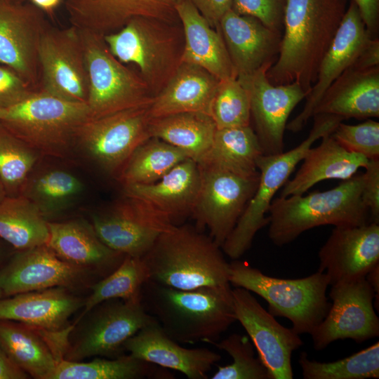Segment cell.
I'll return each mask as SVG.
<instances>
[{
	"instance_id": "obj_58",
	"label": "cell",
	"mask_w": 379,
	"mask_h": 379,
	"mask_svg": "<svg viewBox=\"0 0 379 379\" xmlns=\"http://www.w3.org/2000/svg\"><path fill=\"white\" fill-rule=\"evenodd\" d=\"M6 1H23L25 0H6Z\"/></svg>"
},
{
	"instance_id": "obj_38",
	"label": "cell",
	"mask_w": 379,
	"mask_h": 379,
	"mask_svg": "<svg viewBox=\"0 0 379 379\" xmlns=\"http://www.w3.org/2000/svg\"><path fill=\"white\" fill-rule=\"evenodd\" d=\"M189 158L185 152L151 137L140 145L118 173L124 186L153 183Z\"/></svg>"
},
{
	"instance_id": "obj_7",
	"label": "cell",
	"mask_w": 379,
	"mask_h": 379,
	"mask_svg": "<svg viewBox=\"0 0 379 379\" xmlns=\"http://www.w3.org/2000/svg\"><path fill=\"white\" fill-rule=\"evenodd\" d=\"M111 53L122 63H132L155 96L181 62L183 30L178 23L135 18L117 32L103 35Z\"/></svg>"
},
{
	"instance_id": "obj_37",
	"label": "cell",
	"mask_w": 379,
	"mask_h": 379,
	"mask_svg": "<svg viewBox=\"0 0 379 379\" xmlns=\"http://www.w3.org/2000/svg\"><path fill=\"white\" fill-rule=\"evenodd\" d=\"M82 181L71 172L51 168L29 175L21 195L29 199L48 220V217L67 208L83 192Z\"/></svg>"
},
{
	"instance_id": "obj_10",
	"label": "cell",
	"mask_w": 379,
	"mask_h": 379,
	"mask_svg": "<svg viewBox=\"0 0 379 379\" xmlns=\"http://www.w3.org/2000/svg\"><path fill=\"white\" fill-rule=\"evenodd\" d=\"M79 30L88 76L86 104L91 119L150 105L154 96L147 85L111 53L103 36Z\"/></svg>"
},
{
	"instance_id": "obj_5",
	"label": "cell",
	"mask_w": 379,
	"mask_h": 379,
	"mask_svg": "<svg viewBox=\"0 0 379 379\" xmlns=\"http://www.w3.org/2000/svg\"><path fill=\"white\" fill-rule=\"evenodd\" d=\"M229 283L266 300L274 317L287 318L297 334L309 333L323 321L331 302L326 296L329 280L325 272L300 279L268 276L244 261L233 260L229 267Z\"/></svg>"
},
{
	"instance_id": "obj_9",
	"label": "cell",
	"mask_w": 379,
	"mask_h": 379,
	"mask_svg": "<svg viewBox=\"0 0 379 379\" xmlns=\"http://www.w3.org/2000/svg\"><path fill=\"white\" fill-rule=\"evenodd\" d=\"M154 321L141 298L104 301L73 325L63 358L77 361L95 356L117 358L124 354L131 337Z\"/></svg>"
},
{
	"instance_id": "obj_24",
	"label": "cell",
	"mask_w": 379,
	"mask_h": 379,
	"mask_svg": "<svg viewBox=\"0 0 379 379\" xmlns=\"http://www.w3.org/2000/svg\"><path fill=\"white\" fill-rule=\"evenodd\" d=\"M220 32L237 74H251L272 66L280 49L282 33L272 30L258 19L229 11L217 28Z\"/></svg>"
},
{
	"instance_id": "obj_45",
	"label": "cell",
	"mask_w": 379,
	"mask_h": 379,
	"mask_svg": "<svg viewBox=\"0 0 379 379\" xmlns=\"http://www.w3.org/2000/svg\"><path fill=\"white\" fill-rule=\"evenodd\" d=\"M287 0H233L232 10L260 20L273 31L282 33Z\"/></svg>"
},
{
	"instance_id": "obj_56",
	"label": "cell",
	"mask_w": 379,
	"mask_h": 379,
	"mask_svg": "<svg viewBox=\"0 0 379 379\" xmlns=\"http://www.w3.org/2000/svg\"><path fill=\"white\" fill-rule=\"evenodd\" d=\"M4 298V292H3V290H2L1 287V284H0V300L1 298Z\"/></svg>"
},
{
	"instance_id": "obj_32",
	"label": "cell",
	"mask_w": 379,
	"mask_h": 379,
	"mask_svg": "<svg viewBox=\"0 0 379 379\" xmlns=\"http://www.w3.org/2000/svg\"><path fill=\"white\" fill-rule=\"evenodd\" d=\"M319 145L311 147L292 180H288L280 197L303 194L318 182L330 179L347 180L360 168H365L366 157L343 147L331 135L323 136Z\"/></svg>"
},
{
	"instance_id": "obj_13",
	"label": "cell",
	"mask_w": 379,
	"mask_h": 379,
	"mask_svg": "<svg viewBox=\"0 0 379 379\" xmlns=\"http://www.w3.org/2000/svg\"><path fill=\"white\" fill-rule=\"evenodd\" d=\"M199 166L201 185L192 215L197 229L207 227L221 247L254 194L259 176L245 178L213 166Z\"/></svg>"
},
{
	"instance_id": "obj_49",
	"label": "cell",
	"mask_w": 379,
	"mask_h": 379,
	"mask_svg": "<svg viewBox=\"0 0 379 379\" xmlns=\"http://www.w3.org/2000/svg\"><path fill=\"white\" fill-rule=\"evenodd\" d=\"M361 13L366 29L377 37L379 23V0H353Z\"/></svg>"
},
{
	"instance_id": "obj_1",
	"label": "cell",
	"mask_w": 379,
	"mask_h": 379,
	"mask_svg": "<svg viewBox=\"0 0 379 379\" xmlns=\"http://www.w3.org/2000/svg\"><path fill=\"white\" fill-rule=\"evenodd\" d=\"M346 10L347 0H287L279 53L266 73L269 81L296 82L308 95Z\"/></svg>"
},
{
	"instance_id": "obj_30",
	"label": "cell",
	"mask_w": 379,
	"mask_h": 379,
	"mask_svg": "<svg viewBox=\"0 0 379 379\" xmlns=\"http://www.w3.org/2000/svg\"><path fill=\"white\" fill-rule=\"evenodd\" d=\"M314 114L343 119L379 117V66L368 69L349 68L328 88ZM312 116V117H313Z\"/></svg>"
},
{
	"instance_id": "obj_17",
	"label": "cell",
	"mask_w": 379,
	"mask_h": 379,
	"mask_svg": "<svg viewBox=\"0 0 379 379\" xmlns=\"http://www.w3.org/2000/svg\"><path fill=\"white\" fill-rule=\"evenodd\" d=\"M49 26L46 14L30 2L0 0V64L36 90L40 84L39 46Z\"/></svg>"
},
{
	"instance_id": "obj_11",
	"label": "cell",
	"mask_w": 379,
	"mask_h": 379,
	"mask_svg": "<svg viewBox=\"0 0 379 379\" xmlns=\"http://www.w3.org/2000/svg\"><path fill=\"white\" fill-rule=\"evenodd\" d=\"M149 107L88 119L77 130L74 149L105 172L119 173L135 149L150 138Z\"/></svg>"
},
{
	"instance_id": "obj_40",
	"label": "cell",
	"mask_w": 379,
	"mask_h": 379,
	"mask_svg": "<svg viewBox=\"0 0 379 379\" xmlns=\"http://www.w3.org/2000/svg\"><path fill=\"white\" fill-rule=\"evenodd\" d=\"M298 363L305 379H366L379 378V342L333 362L310 360L305 352Z\"/></svg>"
},
{
	"instance_id": "obj_22",
	"label": "cell",
	"mask_w": 379,
	"mask_h": 379,
	"mask_svg": "<svg viewBox=\"0 0 379 379\" xmlns=\"http://www.w3.org/2000/svg\"><path fill=\"white\" fill-rule=\"evenodd\" d=\"M180 0H63L71 25L101 35L122 28L135 18L178 23Z\"/></svg>"
},
{
	"instance_id": "obj_12",
	"label": "cell",
	"mask_w": 379,
	"mask_h": 379,
	"mask_svg": "<svg viewBox=\"0 0 379 379\" xmlns=\"http://www.w3.org/2000/svg\"><path fill=\"white\" fill-rule=\"evenodd\" d=\"M91 223L107 246L136 258H142L174 225L169 216L151 204L126 195L111 207L92 213Z\"/></svg>"
},
{
	"instance_id": "obj_29",
	"label": "cell",
	"mask_w": 379,
	"mask_h": 379,
	"mask_svg": "<svg viewBox=\"0 0 379 379\" xmlns=\"http://www.w3.org/2000/svg\"><path fill=\"white\" fill-rule=\"evenodd\" d=\"M200 185L199 164L187 158L153 183L124 186V193L151 204L175 225V220L192 213Z\"/></svg>"
},
{
	"instance_id": "obj_31",
	"label": "cell",
	"mask_w": 379,
	"mask_h": 379,
	"mask_svg": "<svg viewBox=\"0 0 379 379\" xmlns=\"http://www.w3.org/2000/svg\"><path fill=\"white\" fill-rule=\"evenodd\" d=\"M220 80L196 65L180 62L149 107L150 118L181 112L209 115ZM210 116V115H209Z\"/></svg>"
},
{
	"instance_id": "obj_36",
	"label": "cell",
	"mask_w": 379,
	"mask_h": 379,
	"mask_svg": "<svg viewBox=\"0 0 379 379\" xmlns=\"http://www.w3.org/2000/svg\"><path fill=\"white\" fill-rule=\"evenodd\" d=\"M48 220L23 195L6 196L0 201V237L18 251L46 244Z\"/></svg>"
},
{
	"instance_id": "obj_23",
	"label": "cell",
	"mask_w": 379,
	"mask_h": 379,
	"mask_svg": "<svg viewBox=\"0 0 379 379\" xmlns=\"http://www.w3.org/2000/svg\"><path fill=\"white\" fill-rule=\"evenodd\" d=\"M73 325L48 331L20 322L0 319V347L29 376L51 379L65 352Z\"/></svg>"
},
{
	"instance_id": "obj_19",
	"label": "cell",
	"mask_w": 379,
	"mask_h": 379,
	"mask_svg": "<svg viewBox=\"0 0 379 379\" xmlns=\"http://www.w3.org/2000/svg\"><path fill=\"white\" fill-rule=\"evenodd\" d=\"M93 274L71 265L46 244L18 251L0 270V284L4 297L54 287L75 289Z\"/></svg>"
},
{
	"instance_id": "obj_54",
	"label": "cell",
	"mask_w": 379,
	"mask_h": 379,
	"mask_svg": "<svg viewBox=\"0 0 379 379\" xmlns=\"http://www.w3.org/2000/svg\"><path fill=\"white\" fill-rule=\"evenodd\" d=\"M6 192L5 188L0 180V201H2L6 197Z\"/></svg>"
},
{
	"instance_id": "obj_50",
	"label": "cell",
	"mask_w": 379,
	"mask_h": 379,
	"mask_svg": "<svg viewBox=\"0 0 379 379\" xmlns=\"http://www.w3.org/2000/svg\"><path fill=\"white\" fill-rule=\"evenodd\" d=\"M379 66V40L371 38L360 53L353 65L354 69H368Z\"/></svg>"
},
{
	"instance_id": "obj_14",
	"label": "cell",
	"mask_w": 379,
	"mask_h": 379,
	"mask_svg": "<svg viewBox=\"0 0 379 379\" xmlns=\"http://www.w3.org/2000/svg\"><path fill=\"white\" fill-rule=\"evenodd\" d=\"M332 303L323 321L311 333L314 349L322 350L337 340L357 343L378 337L375 292L365 278L331 285Z\"/></svg>"
},
{
	"instance_id": "obj_34",
	"label": "cell",
	"mask_w": 379,
	"mask_h": 379,
	"mask_svg": "<svg viewBox=\"0 0 379 379\" xmlns=\"http://www.w3.org/2000/svg\"><path fill=\"white\" fill-rule=\"evenodd\" d=\"M216 126L212 118L201 112H181L150 118V138L165 141L199 162L210 149Z\"/></svg>"
},
{
	"instance_id": "obj_27",
	"label": "cell",
	"mask_w": 379,
	"mask_h": 379,
	"mask_svg": "<svg viewBox=\"0 0 379 379\" xmlns=\"http://www.w3.org/2000/svg\"><path fill=\"white\" fill-rule=\"evenodd\" d=\"M65 287H54L13 295L0 300V319L20 322L48 331L69 327L70 317L83 307L85 299Z\"/></svg>"
},
{
	"instance_id": "obj_15",
	"label": "cell",
	"mask_w": 379,
	"mask_h": 379,
	"mask_svg": "<svg viewBox=\"0 0 379 379\" xmlns=\"http://www.w3.org/2000/svg\"><path fill=\"white\" fill-rule=\"evenodd\" d=\"M39 91L73 102H86L88 76L80 30L51 25L39 51Z\"/></svg>"
},
{
	"instance_id": "obj_2",
	"label": "cell",
	"mask_w": 379,
	"mask_h": 379,
	"mask_svg": "<svg viewBox=\"0 0 379 379\" xmlns=\"http://www.w3.org/2000/svg\"><path fill=\"white\" fill-rule=\"evenodd\" d=\"M141 302L180 344H212L237 321L230 284L182 290L146 281Z\"/></svg>"
},
{
	"instance_id": "obj_3",
	"label": "cell",
	"mask_w": 379,
	"mask_h": 379,
	"mask_svg": "<svg viewBox=\"0 0 379 379\" xmlns=\"http://www.w3.org/2000/svg\"><path fill=\"white\" fill-rule=\"evenodd\" d=\"M148 280L189 290L229 283L230 263L221 247L190 225H174L141 258Z\"/></svg>"
},
{
	"instance_id": "obj_51",
	"label": "cell",
	"mask_w": 379,
	"mask_h": 379,
	"mask_svg": "<svg viewBox=\"0 0 379 379\" xmlns=\"http://www.w3.org/2000/svg\"><path fill=\"white\" fill-rule=\"evenodd\" d=\"M29 375L20 368L0 347V379H27Z\"/></svg>"
},
{
	"instance_id": "obj_20",
	"label": "cell",
	"mask_w": 379,
	"mask_h": 379,
	"mask_svg": "<svg viewBox=\"0 0 379 379\" xmlns=\"http://www.w3.org/2000/svg\"><path fill=\"white\" fill-rule=\"evenodd\" d=\"M372 37L366 28L359 10L353 0L347 8L335 37L324 55L317 79L306 97L302 110L289 123L286 129L301 131L331 85L354 62Z\"/></svg>"
},
{
	"instance_id": "obj_44",
	"label": "cell",
	"mask_w": 379,
	"mask_h": 379,
	"mask_svg": "<svg viewBox=\"0 0 379 379\" xmlns=\"http://www.w3.org/2000/svg\"><path fill=\"white\" fill-rule=\"evenodd\" d=\"M331 135L349 152L368 159H379V123L376 121L368 119L356 125L341 121Z\"/></svg>"
},
{
	"instance_id": "obj_52",
	"label": "cell",
	"mask_w": 379,
	"mask_h": 379,
	"mask_svg": "<svg viewBox=\"0 0 379 379\" xmlns=\"http://www.w3.org/2000/svg\"><path fill=\"white\" fill-rule=\"evenodd\" d=\"M366 279L369 284L373 288L375 292V302L374 307L378 310L379 305V264L375 265L371 271L366 274Z\"/></svg>"
},
{
	"instance_id": "obj_18",
	"label": "cell",
	"mask_w": 379,
	"mask_h": 379,
	"mask_svg": "<svg viewBox=\"0 0 379 379\" xmlns=\"http://www.w3.org/2000/svg\"><path fill=\"white\" fill-rule=\"evenodd\" d=\"M232 297L236 319L252 340L270 378L292 379V353L303 345L299 335L280 324L251 291L235 287Z\"/></svg>"
},
{
	"instance_id": "obj_41",
	"label": "cell",
	"mask_w": 379,
	"mask_h": 379,
	"mask_svg": "<svg viewBox=\"0 0 379 379\" xmlns=\"http://www.w3.org/2000/svg\"><path fill=\"white\" fill-rule=\"evenodd\" d=\"M39 154L0 124V180L7 196H18Z\"/></svg>"
},
{
	"instance_id": "obj_43",
	"label": "cell",
	"mask_w": 379,
	"mask_h": 379,
	"mask_svg": "<svg viewBox=\"0 0 379 379\" xmlns=\"http://www.w3.org/2000/svg\"><path fill=\"white\" fill-rule=\"evenodd\" d=\"M212 345L233 359L230 364L218 366L212 379H271L265 366L255 356L254 346L248 336L234 333Z\"/></svg>"
},
{
	"instance_id": "obj_28",
	"label": "cell",
	"mask_w": 379,
	"mask_h": 379,
	"mask_svg": "<svg viewBox=\"0 0 379 379\" xmlns=\"http://www.w3.org/2000/svg\"><path fill=\"white\" fill-rule=\"evenodd\" d=\"M175 11L184 35L181 62L199 66L220 80L237 77L219 29L211 27L189 0H180Z\"/></svg>"
},
{
	"instance_id": "obj_53",
	"label": "cell",
	"mask_w": 379,
	"mask_h": 379,
	"mask_svg": "<svg viewBox=\"0 0 379 379\" xmlns=\"http://www.w3.org/2000/svg\"><path fill=\"white\" fill-rule=\"evenodd\" d=\"M31 4L41 10L46 15L53 16L63 0H29Z\"/></svg>"
},
{
	"instance_id": "obj_48",
	"label": "cell",
	"mask_w": 379,
	"mask_h": 379,
	"mask_svg": "<svg viewBox=\"0 0 379 379\" xmlns=\"http://www.w3.org/2000/svg\"><path fill=\"white\" fill-rule=\"evenodd\" d=\"M208 23L217 29L222 18L232 8L233 0H189Z\"/></svg>"
},
{
	"instance_id": "obj_8",
	"label": "cell",
	"mask_w": 379,
	"mask_h": 379,
	"mask_svg": "<svg viewBox=\"0 0 379 379\" xmlns=\"http://www.w3.org/2000/svg\"><path fill=\"white\" fill-rule=\"evenodd\" d=\"M308 136L298 146L286 152L261 154L257 159L259 179L257 189L232 232L221 246L232 260L239 259L251 246L255 234L268 225L265 216L277 192L283 187L312 145L331 133L344 120L329 114H314Z\"/></svg>"
},
{
	"instance_id": "obj_35",
	"label": "cell",
	"mask_w": 379,
	"mask_h": 379,
	"mask_svg": "<svg viewBox=\"0 0 379 379\" xmlns=\"http://www.w3.org/2000/svg\"><path fill=\"white\" fill-rule=\"evenodd\" d=\"M173 375L158 366L123 354L114 359L96 358L88 362L61 359L51 379H172Z\"/></svg>"
},
{
	"instance_id": "obj_33",
	"label": "cell",
	"mask_w": 379,
	"mask_h": 379,
	"mask_svg": "<svg viewBox=\"0 0 379 379\" xmlns=\"http://www.w3.org/2000/svg\"><path fill=\"white\" fill-rule=\"evenodd\" d=\"M262 154L250 126L216 129L212 145L197 164L225 170L245 178L259 176L257 159Z\"/></svg>"
},
{
	"instance_id": "obj_4",
	"label": "cell",
	"mask_w": 379,
	"mask_h": 379,
	"mask_svg": "<svg viewBox=\"0 0 379 379\" xmlns=\"http://www.w3.org/2000/svg\"><path fill=\"white\" fill-rule=\"evenodd\" d=\"M361 174L354 175L328 190L274 198L267 211L270 239L283 246L316 227L369 223L368 211L361 201Z\"/></svg>"
},
{
	"instance_id": "obj_42",
	"label": "cell",
	"mask_w": 379,
	"mask_h": 379,
	"mask_svg": "<svg viewBox=\"0 0 379 379\" xmlns=\"http://www.w3.org/2000/svg\"><path fill=\"white\" fill-rule=\"evenodd\" d=\"M209 115L217 129L251 125L249 95L237 77L220 80Z\"/></svg>"
},
{
	"instance_id": "obj_55",
	"label": "cell",
	"mask_w": 379,
	"mask_h": 379,
	"mask_svg": "<svg viewBox=\"0 0 379 379\" xmlns=\"http://www.w3.org/2000/svg\"><path fill=\"white\" fill-rule=\"evenodd\" d=\"M6 113V109L0 108V121L4 117Z\"/></svg>"
},
{
	"instance_id": "obj_26",
	"label": "cell",
	"mask_w": 379,
	"mask_h": 379,
	"mask_svg": "<svg viewBox=\"0 0 379 379\" xmlns=\"http://www.w3.org/2000/svg\"><path fill=\"white\" fill-rule=\"evenodd\" d=\"M48 228L46 246L64 261L93 274L106 277L125 256L107 246L84 220H48Z\"/></svg>"
},
{
	"instance_id": "obj_47",
	"label": "cell",
	"mask_w": 379,
	"mask_h": 379,
	"mask_svg": "<svg viewBox=\"0 0 379 379\" xmlns=\"http://www.w3.org/2000/svg\"><path fill=\"white\" fill-rule=\"evenodd\" d=\"M361 174V197L369 213V222L379 224V159H369Z\"/></svg>"
},
{
	"instance_id": "obj_39",
	"label": "cell",
	"mask_w": 379,
	"mask_h": 379,
	"mask_svg": "<svg viewBox=\"0 0 379 379\" xmlns=\"http://www.w3.org/2000/svg\"><path fill=\"white\" fill-rule=\"evenodd\" d=\"M147 280V271L142 258L126 255L114 271L90 286L91 293L85 299L83 311L79 318L98 304L108 300H130L141 298L142 287Z\"/></svg>"
},
{
	"instance_id": "obj_25",
	"label": "cell",
	"mask_w": 379,
	"mask_h": 379,
	"mask_svg": "<svg viewBox=\"0 0 379 379\" xmlns=\"http://www.w3.org/2000/svg\"><path fill=\"white\" fill-rule=\"evenodd\" d=\"M124 350L134 357L179 371L189 379H207L212 366L221 359L219 354L207 348L181 346L166 335L157 320L131 337Z\"/></svg>"
},
{
	"instance_id": "obj_21",
	"label": "cell",
	"mask_w": 379,
	"mask_h": 379,
	"mask_svg": "<svg viewBox=\"0 0 379 379\" xmlns=\"http://www.w3.org/2000/svg\"><path fill=\"white\" fill-rule=\"evenodd\" d=\"M318 257L330 286L365 278L379 264V224L335 227Z\"/></svg>"
},
{
	"instance_id": "obj_16",
	"label": "cell",
	"mask_w": 379,
	"mask_h": 379,
	"mask_svg": "<svg viewBox=\"0 0 379 379\" xmlns=\"http://www.w3.org/2000/svg\"><path fill=\"white\" fill-rule=\"evenodd\" d=\"M270 66H264L237 79L246 89L251 105V121L262 153L273 155L284 152V135L288 119L307 94L296 82L274 85L267 77Z\"/></svg>"
},
{
	"instance_id": "obj_57",
	"label": "cell",
	"mask_w": 379,
	"mask_h": 379,
	"mask_svg": "<svg viewBox=\"0 0 379 379\" xmlns=\"http://www.w3.org/2000/svg\"><path fill=\"white\" fill-rule=\"evenodd\" d=\"M1 258H2V252H1V250L0 248V262L1 260Z\"/></svg>"
},
{
	"instance_id": "obj_6",
	"label": "cell",
	"mask_w": 379,
	"mask_h": 379,
	"mask_svg": "<svg viewBox=\"0 0 379 379\" xmlns=\"http://www.w3.org/2000/svg\"><path fill=\"white\" fill-rule=\"evenodd\" d=\"M90 119L86 102L38 90L6 109L0 124L40 156L65 158L74 149L77 130Z\"/></svg>"
},
{
	"instance_id": "obj_46",
	"label": "cell",
	"mask_w": 379,
	"mask_h": 379,
	"mask_svg": "<svg viewBox=\"0 0 379 379\" xmlns=\"http://www.w3.org/2000/svg\"><path fill=\"white\" fill-rule=\"evenodd\" d=\"M36 91L15 72L0 64V108L14 106Z\"/></svg>"
}]
</instances>
